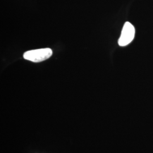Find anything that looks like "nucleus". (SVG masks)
<instances>
[{"label":"nucleus","mask_w":153,"mask_h":153,"mask_svg":"<svg viewBox=\"0 0 153 153\" xmlns=\"http://www.w3.org/2000/svg\"><path fill=\"white\" fill-rule=\"evenodd\" d=\"M52 53V49L48 48L31 50L26 52L23 54V58L33 62H39L49 59Z\"/></svg>","instance_id":"f257e3e1"},{"label":"nucleus","mask_w":153,"mask_h":153,"mask_svg":"<svg viewBox=\"0 0 153 153\" xmlns=\"http://www.w3.org/2000/svg\"><path fill=\"white\" fill-rule=\"evenodd\" d=\"M135 35V28L130 22H126L123 28L118 44L121 47H124L130 44Z\"/></svg>","instance_id":"f03ea898"}]
</instances>
